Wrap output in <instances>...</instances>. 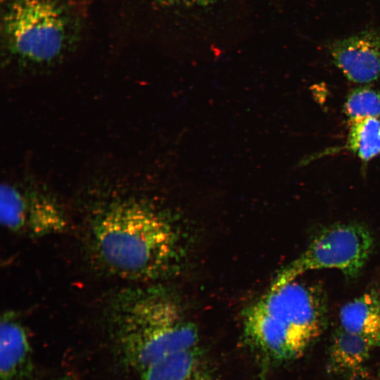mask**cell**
<instances>
[{
  "mask_svg": "<svg viewBox=\"0 0 380 380\" xmlns=\"http://www.w3.org/2000/svg\"><path fill=\"white\" fill-rule=\"evenodd\" d=\"M32 350L28 334L11 312L1 318L0 374L2 380H19L30 372Z\"/></svg>",
  "mask_w": 380,
  "mask_h": 380,
  "instance_id": "cell-8",
  "label": "cell"
},
{
  "mask_svg": "<svg viewBox=\"0 0 380 380\" xmlns=\"http://www.w3.org/2000/svg\"><path fill=\"white\" fill-rule=\"evenodd\" d=\"M54 380H71V379L70 378H68V377H60V378L56 379Z\"/></svg>",
  "mask_w": 380,
  "mask_h": 380,
  "instance_id": "cell-14",
  "label": "cell"
},
{
  "mask_svg": "<svg viewBox=\"0 0 380 380\" xmlns=\"http://www.w3.org/2000/svg\"><path fill=\"white\" fill-rule=\"evenodd\" d=\"M4 26L11 50L24 61L49 63L63 49L65 19L51 0H14L6 10Z\"/></svg>",
  "mask_w": 380,
  "mask_h": 380,
  "instance_id": "cell-4",
  "label": "cell"
},
{
  "mask_svg": "<svg viewBox=\"0 0 380 380\" xmlns=\"http://www.w3.org/2000/svg\"><path fill=\"white\" fill-rule=\"evenodd\" d=\"M91 236L101 263L123 278L156 279L180 259V238L175 227L137 200H116L105 205L94 218Z\"/></svg>",
  "mask_w": 380,
  "mask_h": 380,
  "instance_id": "cell-1",
  "label": "cell"
},
{
  "mask_svg": "<svg viewBox=\"0 0 380 380\" xmlns=\"http://www.w3.org/2000/svg\"><path fill=\"white\" fill-rule=\"evenodd\" d=\"M110 321L122 360L140 374L167 357L198 347L196 324L172 296L158 289L120 293Z\"/></svg>",
  "mask_w": 380,
  "mask_h": 380,
  "instance_id": "cell-2",
  "label": "cell"
},
{
  "mask_svg": "<svg viewBox=\"0 0 380 380\" xmlns=\"http://www.w3.org/2000/svg\"><path fill=\"white\" fill-rule=\"evenodd\" d=\"M297 279L273 281L243 315L249 343L277 360L297 357L320 334L326 321L322 289Z\"/></svg>",
  "mask_w": 380,
  "mask_h": 380,
  "instance_id": "cell-3",
  "label": "cell"
},
{
  "mask_svg": "<svg viewBox=\"0 0 380 380\" xmlns=\"http://www.w3.org/2000/svg\"><path fill=\"white\" fill-rule=\"evenodd\" d=\"M376 347L369 339L339 328L334 336L331 360L338 369L355 372L363 366Z\"/></svg>",
  "mask_w": 380,
  "mask_h": 380,
  "instance_id": "cell-11",
  "label": "cell"
},
{
  "mask_svg": "<svg viewBox=\"0 0 380 380\" xmlns=\"http://www.w3.org/2000/svg\"><path fill=\"white\" fill-rule=\"evenodd\" d=\"M373 246V236L365 226L355 222L332 224L319 231L274 281L287 282L307 272L323 269L339 270L353 277L365 266Z\"/></svg>",
  "mask_w": 380,
  "mask_h": 380,
  "instance_id": "cell-5",
  "label": "cell"
},
{
  "mask_svg": "<svg viewBox=\"0 0 380 380\" xmlns=\"http://www.w3.org/2000/svg\"><path fill=\"white\" fill-rule=\"evenodd\" d=\"M329 51L334 63L349 81L365 85L380 80V30L338 39Z\"/></svg>",
  "mask_w": 380,
  "mask_h": 380,
  "instance_id": "cell-7",
  "label": "cell"
},
{
  "mask_svg": "<svg viewBox=\"0 0 380 380\" xmlns=\"http://www.w3.org/2000/svg\"><path fill=\"white\" fill-rule=\"evenodd\" d=\"M340 328L380 346V295L367 291L345 303L338 314Z\"/></svg>",
  "mask_w": 380,
  "mask_h": 380,
  "instance_id": "cell-9",
  "label": "cell"
},
{
  "mask_svg": "<svg viewBox=\"0 0 380 380\" xmlns=\"http://www.w3.org/2000/svg\"><path fill=\"white\" fill-rule=\"evenodd\" d=\"M0 219L8 230L32 236L56 234L67 225L61 207L49 191L9 182L1 185Z\"/></svg>",
  "mask_w": 380,
  "mask_h": 380,
  "instance_id": "cell-6",
  "label": "cell"
},
{
  "mask_svg": "<svg viewBox=\"0 0 380 380\" xmlns=\"http://www.w3.org/2000/svg\"><path fill=\"white\" fill-rule=\"evenodd\" d=\"M211 377L198 347L167 357L141 373V380H211Z\"/></svg>",
  "mask_w": 380,
  "mask_h": 380,
  "instance_id": "cell-10",
  "label": "cell"
},
{
  "mask_svg": "<svg viewBox=\"0 0 380 380\" xmlns=\"http://www.w3.org/2000/svg\"><path fill=\"white\" fill-rule=\"evenodd\" d=\"M189 1H191V0H189ZM194 1H196V0H194ZM197 1H201V0H197Z\"/></svg>",
  "mask_w": 380,
  "mask_h": 380,
  "instance_id": "cell-15",
  "label": "cell"
},
{
  "mask_svg": "<svg viewBox=\"0 0 380 380\" xmlns=\"http://www.w3.org/2000/svg\"><path fill=\"white\" fill-rule=\"evenodd\" d=\"M343 148L364 163L379 156V118H369L350 122Z\"/></svg>",
  "mask_w": 380,
  "mask_h": 380,
  "instance_id": "cell-12",
  "label": "cell"
},
{
  "mask_svg": "<svg viewBox=\"0 0 380 380\" xmlns=\"http://www.w3.org/2000/svg\"><path fill=\"white\" fill-rule=\"evenodd\" d=\"M343 112L350 122L369 118H380V91L361 85L346 98Z\"/></svg>",
  "mask_w": 380,
  "mask_h": 380,
  "instance_id": "cell-13",
  "label": "cell"
}]
</instances>
